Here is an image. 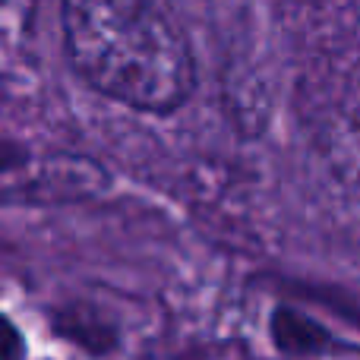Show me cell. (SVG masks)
Here are the masks:
<instances>
[{"mask_svg": "<svg viewBox=\"0 0 360 360\" xmlns=\"http://www.w3.org/2000/svg\"><path fill=\"white\" fill-rule=\"evenodd\" d=\"M63 51L89 89L143 114H174L196 92V60L162 0H60Z\"/></svg>", "mask_w": 360, "mask_h": 360, "instance_id": "obj_1", "label": "cell"}, {"mask_svg": "<svg viewBox=\"0 0 360 360\" xmlns=\"http://www.w3.org/2000/svg\"><path fill=\"white\" fill-rule=\"evenodd\" d=\"M269 332H272L275 348L294 357H313L335 348V338L329 335V329H323L316 319L304 316V313L291 310V307H278L272 313Z\"/></svg>", "mask_w": 360, "mask_h": 360, "instance_id": "obj_2", "label": "cell"}, {"mask_svg": "<svg viewBox=\"0 0 360 360\" xmlns=\"http://www.w3.org/2000/svg\"><path fill=\"white\" fill-rule=\"evenodd\" d=\"M323 149L332 171L345 184L360 186V101L342 111L323 133Z\"/></svg>", "mask_w": 360, "mask_h": 360, "instance_id": "obj_3", "label": "cell"}, {"mask_svg": "<svg viewBox=\"0 0 360 360\" xmlns=\"http://www.w3.org/2000/svg\"><path fill=\"white\" fill-rule=\"evenodd\" d=\"M4 329H6V354H4V360H19V332H16V326L6 319Z\"/></svg>", "mask_w": 360, "mask_h": 360, "instance_id": "obj_4", "label": "cell"}]
</instances>
